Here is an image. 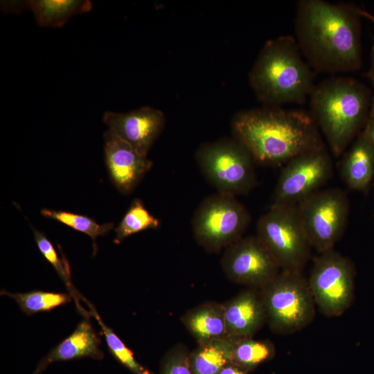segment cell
Listing matches in <instances>:
<instances>
[{
	"instance_id": "20",
	"label": "cell",
	"mask_w": 374,
	"mask_h": 374,
	"mask_svg": "<svg viewBox=\"0 0 374 374\" xmlns=\"http://www.w3.org/2000/svg\"><path fill=\"white\" fill-rule=\"evenodd\" d=\"M236 340L229 338L200 344L192 354L190 362L195 374H219L233 360Z\"/></svg>"
},
{
	"instance_id": "5",
	"label": "cell",
	"mask_w": 374,
	"mask_h": 374,
	"mask_svg": "<svg viewBox=\"0 0 374 374\" xmlns=\"http://www.w3.org/2000/svg\"><path fill=\"white\" fill-rule=\"evenodd\" d=\"M260 291L266 321L273 332L292 334L313 321L316 305L302 271L281 269Z\"/></svg>"
},
{
	"instance_id": "16",
	"label": "cell",
	"mask_w": 374,
	"mask_h": 374,
	"mask_svg": "<svg viewBox=\"0 0 374 374\" xmlns=\"http://www.w3.org/2000/svg\"><path fill=\"white\" fill-rule=\"evenodd\" d=\"M100 339L88 319L80 321L74 331L60 342L37 364L32 374H42L52 363L90 357L102 359Z\"/></svg>"
},
{
	"instance_id": "9",
	"label": "cell",
	"mask_w": 374,
	"mask_h": 374,
	"mask_svg": "<svg viewBox=\"0 0 374 374\" xmlns=\"http://www.w3.org/2000/svg\"><path fill=\"white\" fill-rule=\"evenodd\" d=\"M316 306L325 316L343 314L355 292V269L347 257L333 249L318 253L308 278Z\"/></svg>"
},
{
	"instance_id": "7",
	"label": "cell",
	"mask_w": 374,
	"mask_h": 374,
	"mask_svg": "<svg viewBox=\"0 0 374 374\" xmlns=\"http://www.w3.org/2000/svg\"><path fill=\"white\" fill-rule=\"evenodd\" d=\"M196 159L202 175L218 193L236 197L248 193L257 184L256 163L235 138L203 145Z\"/></svg>"
},
{
	"instance_id": "10",
	"label": "cell",
	"mask_w": 374,
	"mask_h": 374,
	"mask_svg": "<svg viewBox=\"0 0 374 374\" xmlns=\"http://www.w3.org/2000/svg\"><path fill=\"white\" fill-rule=\"evenodd\" d=\"M297 206L312 249L318 253L333 249L348 220L347 193L339 188L321 189Z\"/></svg>"
},
{
	"instance_id": "24",
	"label": "cell",
	"mask_w": 374,
	"mask_h": 374,
	"mask_svg": "<svg viewBox=\"0 0 374 374\" xmlns=\"http://www.w3.org/2000/svg\"><path fill=\"white\" fill-rule=\"evenodd\" d=\"M88 304L91 314L98 321L102 333L105 337L108 348L114 357L122 365L129 369L133 374H152L150 370L139 363L134 357L132 350L126 346L125 343L109 328L99 317L95 308L84 299Z\"/></svg>"
},
{
	"instance_id": "1",
	"label": "cell",
	"mask_w": 374,
	"mask_h": 374,
	"mask_svg": "<svg viewBox=\"0 0 374 374\" xmlns=\"http://www.w3.org/2000/svg\"><path fill=\"white\" fill-rule=\"evenodd\" d=\"M361 18L358 7L353 4L298 1L295 39L313 70L337 73L361 67Z\"/></svg>"
},
{
	"instance_id": "25",
	"label": "cell",
	"mask_w": 374,
	"mask_h": 374,
	"mask_svg": "<svg viewBox=\"0 0 374 374\" xmlns=\"http://www.w3.org/2000/svg\"><path fill=\"white\" fill-rule=\"evenodd\" d=\"M41 214L46 217L55 220L78 231L87 234L93 240V244H95L96 239L98 237L108 233L114 225L112 222L99 224L87 216L64 211L43 208L41 211Z\"/></svg>"
},
{
	"instance_id": "26",
	"label": "cell",
	"mask_w": 374,
	"mask_h": 374,
	"mask_svg": "<svg viewBox=\"0 0 374 374\" xmlns=\"http://www.w3.org/2000/svg\"><path fill=\"white\" fill-rule=\"evenodd\" d=\"M33 235L40 253L53 267L60 278L71 292V295L76 297L78 294L73 287L70 269L66 261L59 258L51 242L42 232L33 229Z\"/></svg>"
},
{
	"instance_id": "28",
	"label": "cell",
	"mask_w": 374,
	"mask_h": 374,
	"mask_svg": "<svg viewBox=\"0 0 374 374\" xmlns=\"http://www.w3.org/2000/svg\"><path fill=\"white\" fill-rule=\"evenodd\" d=\"M370 141L374 145V110H371L367 122L362 130Z\"/></svg>"
},
{
	"instance_id": "21",
	"label": "cell",
	"mask_w": 374,
	"mask_h": 374,
	"mask_svg": "<svg viewBox=\"0 0 374 374\" xmlns=\"http://www.w3.org/2000/svg\"><path fill=\"white\" fill-rule=\"evenodd\" d=\"M1 294L12 299L21 310L30 316L41 312H48L57 307L66 305L72 299L66 293L35 290L25 293H11L4 290Z\"/></svg>"
},
{
	"instance_id": "12",
	"label": "cell",
	"mask_w": 374,
	"mask_h": 374,
	"mask_svg": "<svg viewBox=\"0 0 374 374\" xmlns=\"http://www.w3.org/2000/svg\"><path fill=\"white\" fill-rule=\"evenodd\" d=\"M222 266L232 281L258 289L267 285L281 271L257 235L242 237L226 248Z\"/></svg>"
},
{
	"instance_id": "18",
	"label": "cell",
	"mask_w": 374,
	"mask_h": 374,
	"mask_svg": "<svg viewBox=\"0 0 374 374\" xmlns=\"http://www.w3.org/2000/svg\"><path fill=\"white\" fill-rule=\"evenodd\" d=\"M20 3L33 12L39 26L51 28L62 27L73 16L92 8L88 0H29Z\"/></svg>"
},
{
	"instance_id": "23",
	"label": "cell",
	"mask_w": 374,
	"mask_h": 374,
	"mask_svg": "<svg viewBox=\"0 0 374 374\" xmlns=\"http://www.w3.org/2000/svg\"><path fill=\"white\" fill-rule=\"evenodd\" d=\"M159 226V220L145 208L143 202L139 199H135L121 222L115 228L114 242L118 244L134 233L146 229H157Z\"/></svg>"
},
{
	"instance_id": "6",
	"label": "cell",
	"mask_w": 374,
	"mask_h": 374,
	"mask_svg": "<svg viewBox=\"0 0 374 374\" xmlns=\"http://www.w3.org/2000/svg\"><path fill=\"white\" fill-rule=\"evenodd\" d=\"M256 235L282 270L301 271L312 249L297 205H271L258 219Z\"/></svg>"
},
{
	"instance_id": "3",
	"label": "cell",
	"mask_w": 374,
	"mask_h": 374,
	"mask_svg": "<svg viewBox=\"0 0 374 374\" xmlns=\"http://www.w3.org/2000/svg\"><path fill=\"white\" fill-rule=\"evenodd\" d=\"M249 82L266 107L303 105L316 86L314 71L291 35L265 43L250 71Z\"/></svg>"
},
{
	"instance_id": "31",
	"label": "cell",
	"mask_w": 374,
	"mask_h": 374,
	"mask_svg": "<svg viewBox=\"0 0 374 374\" xmlns=\"http://www.w3.org/2000/svg\"><path fill=\"white\" fill-rule=\"evenodd\" d=\"M358 12L362 17L366 18L374 24V15L358 7Z\"/></svg>"
},
{
	"instance_id": "8",
	"label": "cell",
	"mask_w": 374,
	"mask_h": 374,
	"mask_svg": "<svg viewBox=\"0 0 374 374\" xmlns=\"http://www.w3.org/2000/svg\"><path fill=\"white\" fill-rule=\"evenodd\" d=\"M250 221L249 211L236 197L217 193L200 203L191 225L197 242L217 252L242 238Z\"/></svg>"
},
{
	"instance_id": "11",
	"label": "cell",
	"mask_w": 374,
	"mask_h": 374,
	"mask_svg": "<svg viewBox=\"0 0 374 374\" xmlns=\"http://www.w3.org/2000/svg\"><path fill=\"white\" fill-rule=\"evenodd\" d=\"M333 175L326 145L299 155L283 166L273 195V205H297L321 189Z\"/></svg>"
},
{
	"instance_id": "2",
	"label": "cell",
	"mask_w": 374,
	"mask_h": 374,
	"mask_svg": "<svg viewBox=\"0 0 374 374\" xmlns=\"http://www.w3.org/2000/svg\"><path fill=\"white\" fill-rule=\"evenodd\" d=\"M234 138L256 163L283 166L291 159L325 145L310 112L266 107L240 112L232 123Z\"/></svg>"
},
{
	"instance_id": "13",
	"label": "cell",
	"mask_w": 374,
	"mask_h": 374,
	"mask_svg": "<svg viewBox=\"0 0 374 374\" xmlns=\"http://www.w3.org/2000/svg\"><path fill=\"white\" fill-rule=\"evenodd\" d=\"M103 121L109 130L147 156L164 127L165 116L157 109L143 107L125 113L107 111Z\"/></svg>"
},
{
	"instance_id": "17",
	"label": "cell",
	"mask_w": 374,
	"mask_h": 374,
	"mask_svg": "<svg viewBox=\"0 0 374 374\" xmlns=\"http://www.w3.org/2000/svg\"><path fill=\"white\" fill-rule=\"evenodd\" d=\"M341 156L342 181L350 190L366 193L374 178V145L362 131Z\"/></svg>"
},
{
	"instance_id": "29",
	"label": "cell",
	"mask_w": 374,
	"mask_h": 374,
	"mask_svg": "<svg viewBox=\"0 0 374 374\" xmlns=\"http://www.w3.org/2000/svg\"><path fill=\"white\" fill-rule=\"evenodd\" d=\"M365 76L368 78L373 87V93L372 94V101L371 110H374V45L371 52V64L368 71L365 73Z\"/></svg>"
},
{
	"instance_id": "22",
	"label": "cell",
	"mask_w": 374,
	"mask_h": 374,
	"mask_svg": "<svg viewBox=\"0 0 374 374\" xmlns=\"http://www.w3.org/2000/svg\"><path fill=\"white\" fill-rule=\"evenodd\" d=\"M274 354L271 342L244 338L235 341L232 362L247 371L271 359Z\"/></svg>"
},
{
	"instance_id": "30",
	"label": "cell",
	"mask_w": 374,
	"mask_h": 374,
	"mask_svg": "<svg viewBox=\"0 0 374 374\" xmlns=\"http://www.w3.org/2000/svg\"><path fill=\"white\" fill-rule=\"evenodd\" d=\"M219 374H247V371L231 362L224 366Z\"/></svg>"
},
{
	"instance_id": "15",
	"label": "cell",
	"mask_w": 374,
	"mask_h": 374,
	"mask_svg": "<svg viewBox=\"0 0 374 374\" xmlns=\"http://www.w3.org/2000/svg\"><path fill=\"white\" fill-rule=\"evenodd\" d=\"M245 290L224 305L227 338L251 337L266 321L260 291Z\"/></svg>"
},
{
	"instance_id": "4",
	"label": "cell",
	"mask_w": 374,
	"mask_h": 374,
	"mask_svg": "<svg viewBox=\"0 0 374 374\" xmlns=\"http://www.w3.org/2000/svg\"><path fill=\"white\" fill-rule=\"evenodd\" d=\"M372 93L359 81L335 76L317 84L310 96V113L338 158L363 130L369 116Z\"/></svg>"
},
{
	"instance_id": "27",
	"label": "cell",
	"mask_w": 374,
	"mask_h": 374,
	"mask_svg": "<svg viewBox=\"0 0 374 374\" xmlns=\"http://www.w3.org/2000/svg\"><path fill=\"white\" fill-rule=\"evenodd\" d=\"M160 374H195L190 362V354L186 348L177 346L165 355Z\"/></svg>"
},
{
	"instance_id": "19",
	"label": "cell",
	"mask_w": 374,
	"mask_h": 374,
	"mask_svg": "<svg viewBox=\"0 0 374 374\" xmlns=\"http://www.w3.org/2000/svg\"><path fill=\"white\" fill-rule=\"evenodd\" d=\"M184 322L200 344L227 338L224 305H202L188 313Z\"/></svg>"
},
{
	"instance_id": "14",
	"label": "cell",
	"mask_w": 374,
	"mask_h": 374,
	"mask_svg": "<svg viewBox=\"0 0 374 374\" xmlns=\"http://www.w3.org/2000/svg\"><path fill=\"white\" fill-rule=\"evenodd\" d=\"M105 161L115 188L131 193L152 166L148 157L107 130L103 135Z\"/></svg>"
}]
</instances>
